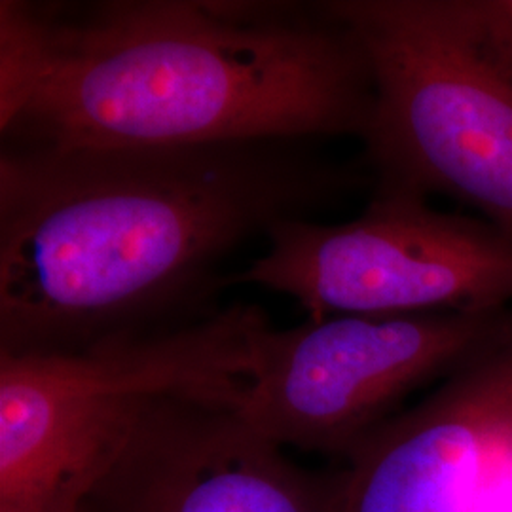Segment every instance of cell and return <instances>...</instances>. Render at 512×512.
I'll list each match as a JSON object with an SVG mask.
<instances>
[{
    "instance_id": "cell-6",
    "label": "cell",
    "mask_w": 512,
    "mask_h": 512,
    "mask_svg": "<svg viewBox=\"0 0 512 512\" xmlns=\"http://www.w3.org/2000/svg\"><path fill=\"white\" fill-rule=\"evenodd\" d=\"M512 329L497 313L334 315L256 338L239 412L279 446L346 454L416 389L442 382Z\"/></svg>"
},
{
    "instance_id": "cell-11",
    "label": "cell",
    "mask_w": 512,
    "mask_h": 512,
    "mask_svg": "<svg viewBox=\"0 0 512 512\" xmlns=\"http://www.w3.org/2000/svg\"><path fill=\"white\" fill-rule=\"evenodd\" d=\"M82 512H92V511H90V509H88V507H84V511H82Z\"/></svg>"
},
{
    "instance_id": "cell-1",
    "label": "cell",
    "mask_w": 512,
    "mask_h": 512,
    "mask_svg": "<svg viewBox=\"0 0 512 512\" xmlns=\"http://www.w3.org/2000/svg\"><path fill=\"white\" fill-rule=\"evenodd\" d=\"M313 145L0 148V353H74L217 313L243 245L361 184Z\"/></svg>"
},
{
    "instance_id": "cell-2",
    "label": "cell",
    "mask_w": 512,
    "mask_h": 512,
    "mask_svg": "<svg viewBox=\"0 0 512 512\" xmlns=\"http://www.w3.org/2000/svg\"><path fill=\"white\" fill-rule=\"evenodd\" d=\"M372 110L329 2H0V148L363 141Z\"/></svg>"
},
{
    "instance_id": "cell-5",
    "label": "cell",
    "mask_w": 512,
    "mask_h": 512,
    "mask_svg": "<svg viewBox=\"0 0 512 512\" xmlns=\"http://www.w3.org/2000/svg\"><path fill=\"white\" fill-rule=\"evenodd\" d=\"M266 241L232 283L285 294L308 319L512 310V234L414 194L374 192L342 224L285 220Z\"/></svg>"
},
{
    "instance_id": "cell-8",
    "label": "cell",
    "mask_w": 512,
    "mask_h": 512,
    "mask_svg": "<svg viewBox=\"0 0 512 512\" xmlns=\"http://www.w3.org/2000/svg\"><path fill=\"white\" fill-rule=\"evenodd\" d=\"M512 452V329L349 454L340 512H467Z\"/></svg>"
},
{
    "instance_id": "cell-10",
    "label": "cell",
    "mask_w": 512,
    "mask_h": 512,
    "mask_svg": "<svg viewBox=\"0 0 512 512\" xmlns=\"http://www.w3.org/2000/svg\"><path fill=\"white\" fill-rule=\"evenodd\" d=\"M467 512H512V484L486 486Z\"/></svg>"
},
{
    "instance_id": "cell-7",
    "label": "cell",
    "mask_w": 512,
    "mask_h": 512,
    "mask_svg": "<svg viewBox=\"0 0 512 512\" xmlns=\"http://www.w3.org/2000/svg\"><path fill=\"white\" fill-rule=\"evenodd\" d=\"M342 480L298 469L238 406L175 397L148 412L92 512H340Z\"/></svg>"
},
{
    "instance_id": "cell-3",
    "label": "cell",
    "mask_w": 512,
    "mask_h": 512,
    "mask_svg": "<svg viewBox=\"0 0 512 512\" xmlns=\"http://www.w3.org/2000/svg\"><path fill=\"white\" fill-rule=\"evenodd\" d=\"M268 315L198 323L74 353H0V512H82L148 412L190 397L241 406Z\"/></svg>"
},
{
    "instance_id": "cell-4",
    "label": "cell",
    "mask_w": 512,
    "mask_h": 512,
    "mask_svg": "<svg viewBox=\"0 0 512 512\" xmlns=\"http://www.w3.org/2000/svg\"><path fill=\"white\" fill-rule=\"evenodd\" d=\"M374 78V192L444 196L512 234V57L465 0H329Z\"/></svg>"
},
{
    "instance_id": "cell-9",
    "label": "cell",
    "mask_w": 512,
    "mask_h": 512,
    "mask_svg": "<svg viewBox=\"0 0 512 512\" xmlns=\"http://www.w3.org/2000/svg\"><path fill=\"white\" fill-rule=\"evenodd\" d=\"M469 12L495 44L512 57V0H465Z\"/></svg>"
}]
</instances>
